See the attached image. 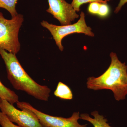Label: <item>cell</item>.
Instances as JSON below:
<instances>
[{
  "label": "cell",
  "mask_w": 127,
  "mask_h": 127,
  "mask_svg": "<svg viewBox=\"0 0 127 127\" xmlns=\"http://www.w3.org/2000/svg\"><path fill=\"white\" fill-rule=\"evenodd\" d=\"M18 0H0V8L6 9L11 15L12 18L18 14L16 10V5Z\"/></svg>",
  "instance_id": "obj_11"
},
{
  "label": "cell",
  "mask_w": 127,
  "mask_h": 127,
  "mask_svg": "<svg viewBox=\"0 0 127 127\" xmlns=\"http://www.w3.org/2000/svg\"><path fill=\"white\" fill-rule=\"evenodd\" d=\"M0 97L12 104L18 102V96L14 91L5 86L0 81Z\"/></svg>",
  "instance_id": "obj_9"
},
{
  "label": "cell",
  "mask_w": 127,
  "mask_h": 127,
  "mask_svg": "<svg viewBox=\"0 0 127 127\" xmlns=\"http://www.w3.org/2000/svg\"><path fill=\"white\" fill-rule=\"evenodd\" d=\"M41 24L51 32L56 44L61 51H63L64 50V47L62 44L63 39L68 35L75 33H83L89 36H94L92 28L87 25L85 14L83 11L80 14V18L78 21L72 25L57 26L50 24L45 21H42Z\"/></svg>",
  "instance_id": "obj_4"
},
{
  "label": "cell",
  "mask_w": 127,
  "mask_h": 127,
  "mask_svg": "<svg viewBox=\"0 0 127 127\" xmlns=\"http://www.w3.org/2000/svg\"><path fill=\"white\" fill-rule=\"evenodd\" d=\"M17 106L21 110L31 112L45 127H87V124L81 125L78 123L80 119L79 112H75L68 118L55 117L46 114L32 106L29 103L18 101Z\"/></svg>",
  "instance_id": "obj_5"
},
{
  "label": "cell",
  "mask_w": 127,
  "mask_h": 127,
  "mask_svg": "<svg viewBox=\"0 0 127 127\" xmlns=\"http://www.w3.org/2000/svg\"><path fill=\"white\" fill-rule=\"evenodd\" d=\"M2 99L0 97V106L1 104V102H2Z\"/></svg>",
  "instance_id": "obj_17"
},
{
  "label": "cell",
  "mask_w": 127,
  "mask_h": 127,
  "mask_svg": "<svg viewBox=\"0 0 127 127\" xmlns=\"http://www.w3.org/2000/svg\"><path fill=\"white\" fill-rule=\"evenodd\" d=\"M100 4L101 3L96 2L90 3L88 7L89 12L93 15H97L99 11Z\"/></svg>",
  "instance_id": "obj_15"
},
{
  "label": "cell",
  "mask_w": 127,
  "mask_h": 127,
  "mask_svg": "<svg viewBox=\"0 0 127 127\" xmlns=\"http://www.w3.org/2000/svg\"><path fill=\"white\" fill-rule=\"evenodd\" d=\"M0 109L10 121L16 123L19 127H45L31 112L26 110H18L6 100L2 99Z\"/></svg>",
  "instance_id": "obj_6"
},
{
  "label": "cell",
  "mask_w": 127,
  "mask_h": 127,
  "mask_svg": "<svg viewBox=\"0 0 127 127\" xmlns=\"http://www.w3.org/2000/svg\"><path fill=\"white\" fill-rule=\"evenodd\" d=\"M0 125L1 127H21L14 124L1 112H0Z\"/></svg>",
  "instance_id": "obj_13"
},
{
  "label": "cell",
  "mask_w": 127,
  "mask_h": 127,
  "mask_svg": "<svg viewBox=\"0 0 127 127\" xmlns=\"http://www.w3.org/2000/svg\"><path fill=\"white\" fill-rule=\"evenodd\" d=\"M91 114L93 118L90 117L88 114L82 113L80 115V119L89 122L94 127H113L108 123L107 119L102 115H100L97 111H93Z\"/></svg>",
  "instance_id": "obj_8"
},
{
  "label": "cell",
  "mask_w": 127,
  "mask_h": 127,
  "mask_svg": "<svg viewBox=\"0 0 127 127\" xmlns=\"http://www.w3.org/2000/svg\"><path fill=\"white\" fill-rule=\"evenodd\" d=\"M23 21L21 14L8 20L0 12V48L16 55L18 53L21 47L18 34Z\"/></svg>",
  "instance_id": "obj_3"
},
{
  "label": "cell",
  "mask_w": 127,
  "mask_h": 127,
  "mask_svg": "<svg viewBox=\"0 0 127 127\" xmlns=\"http://www.w3.org/2000/svg\"><path fill=\"white\" fill-rule=\"evenodd\" d=\"M127 2V0H120L118 5L115 9L114 12L116 14H117L120 11L123 6Z\"/></svg>",
  "instance_id": "obj_16"
},
{
  "label": "cell",
  "mask_w": 127,
  "mask_h": 127,
  "mask_svg": "<svg viewBox=\"0 0 127 127\" xmlns=\"http://www.w3.org/2000/svg\"><path fill=\"white\" fill-rule=\"evenodd\" d=\"M111 63L102 75L87 79V88L94 91L108 89L113 92L117 101L124 100L127 95V65L119 61L117 54H110Z\"/></svg>",
  "instance_id": "obj_1"
},
{
  "label": "cell",
  "mask_w": 127,
  "mask_h": 127,
  "mask_svg": "<svg viewBox=\"0 0 127 127\" xmlns=\"http://www.w3.org/2000/svg\"><path fill=\"white\" fill-rule=\"evenodd\" d=\"M111 0H72L71 4L76 11L79 12L80 10V7L83 4L94 2L107 4V2Z\"/></svg>",
  "instance_id": "obj_12"
},
{
  "label": "cell",
  "mask_w": 127,
  "mask_h": 127,
  "mask_svg": "<svg viewBox=\"0 0 127 127\" xmlns=\"http://www.w3.org/2000/svg\"><path fill=\"white\" fill-rule=\"evenodd\" d=\"M110 9L107 4H100L99 11L97 15L101 17H105L109 15Z\"/></svg>",
  "instance_id": "obj_14"
},
{
  "label": "cell",
  "mask_w": 127,
  "mask_h": 127,
  "mask_svg": "<svg viewBox=\"0 0 127 127\" xmlns=\"http://www.w3.org/2000/svg\"><path fill=\"white\" fill-rule=\"evenodd\" d=\"M54 95L61 99L67 100H72L73 96L70 88L61 82L58 83Z\"/></svg>",
  "instance_id": "obj_10"
},
{
  "label": "cell",
  "mask_w": 127,
  "mask_h": 127,
  "mask_svg": "<svg viewBox=\"0 0 127 127\" xmlns=\"http://www.w3.org/2000/svg\"><path fill=\"white\" fill-rule=\"evenodd\" d=\"M0 55L5 65L7 78L15 89L24 91L38 100L48 101L51 89L38 84L31 78L22 66L16 55L0 48Z\"/></svg>",
  "instance_id": "obj_2"
},
{
  "label": "cell",
  "mask_w": 127,
  "mask_h": 127,
  "mask_svg": "<svg viewBox=\"0 0 127 127\" xmlns=\"http://www.w3.org/2000/svg\"><path fill=\"white\" fill-rule=\"evenodd\" d=\"M49 7L46 10L48 13L58 20L62 26L70 25L79 15L71 4L65 0H48Z\"/></svg>",
  "instance_id": "obj_7"
}]
</instances>
